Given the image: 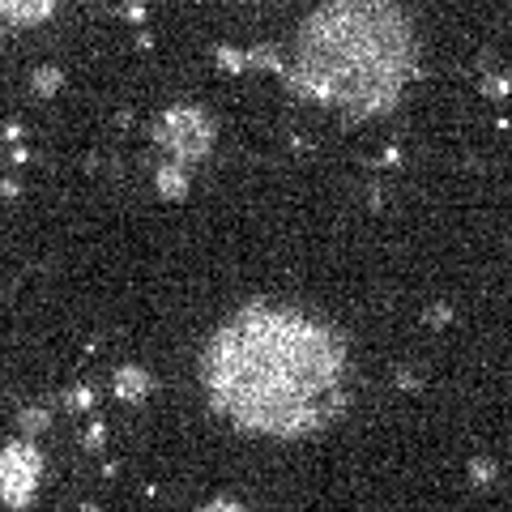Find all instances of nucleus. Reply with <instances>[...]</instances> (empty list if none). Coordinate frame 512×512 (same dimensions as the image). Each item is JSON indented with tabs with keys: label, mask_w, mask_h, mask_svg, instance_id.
I'll list each match as a JSON object with an SVG mask.
<instances>
[{
	"label": "nucleus",
	"mask_w": 512,
	"mask_h": 512,
	"mask_svg": "<svg viewBox=\"0 0 512 512\" xmlns=\"http://www.w3.org/2000/svg\"><path fill=\"white\" fill-rule=\"evenodd\" d=\"M188 171H192V167L163 158V167H158V192H163L167 201H180L184 192H188Z\"/></svg>",
	"instance_id": "obj_7"
},
{
	"label": "nucleus",
	"mask_w": 512,
	"mask_h": 512,
	"mask_svg": "<svg viewBox=\"0 0 512 512\" xmlns=\"http://www.w3.org/2000/svg\"><path fill=\"white\" fill-rule=\"evenodd\" d=\"M218 64L227 73H248V52H239V47H218Z\"/></svg>",
	"instance_id": "obj_10"
},
{
	"label": "nucleus",
	"mask_w": 512,
	"mask_h": 512,
	"mask_svg": "<svg viewBox=\"0 0 512 512\" xmlns=\"http://www.w3.org/2000/svg\"><path fill=\"white\" fill-rule=\"evenodd\" d=\"M448 320H453V308H448V303H444V308H431V312H427V325H431V329L448 325Z\"/></svg>",
	"instance_id": "obj_14"
},
{
	"label": "nucleus",
	"mask_w": 512,
	"mask_h": 512,
	"mask_svg": "<svg viewBox=\"0 0 512 512\" xmlns=\"http://www.w3.org/2000/svg\"><path fill=\"white\" fill-rule=\"evenodd\" d=\"M466 474H470V483H474V487H491V483H495V474H500V466H495L487 453H478V457H470Z\"/></svg>",
	"instance_id": "obj_8"
},
{
	"label": "nucleus",
	"mask_w": 512,
	"mask_h": 512,
	"mask_svg": "<svg viewBox=\"0 0 512 512\" xmlns=\"http://www.w3.org/2000/svg\"><path fill=\"white\" fill-rule=\"evenodd\" d=\"M60 86H64V77H60V69H52V64L35 73V94H43V99H52V94H56Z\"/></svg>",
	"instance_id": "obj_9"
},
{
	"label": "nucleus",
	"mask_w": 512,
	"mask_h": 512,
	"mask_svg": "<svg viewBox=\"0 0 512 512\" xmlns=\"http://www.w3.org/2000/svg\"><path fill=\"white\" fill-rule=\"evenodd\" d=\"M150 389H154V376L146 372V367H120V372L111 376V393H116L120 402H128V406L146 402Z\"/></svg>",
	"instance_id": "obj_6"
},
{
	"label": "nucleus",
	"mask_w": 512,
	"mask_h": 512,
	"mask_svg": "<svg viewBox=\"0 0 512 512\" xmlns=\"http://www.w3.org/2000/svg\"><path fill=\"white\" fill-rule=\"evenodd\" d=\"M22 427H26V436H30V431H43L47 427V410H26L22 414Z\"/></svg>",
	"instance_id": "obj_12"
},
{
	"label": "nucleus",
	"mask_w": 512,
	"mask_h": 512,
	"mask_svg": "<svg viewBox=\"0 0 512 512\" xmlns=\"http://www.w3.org/2000/svg\"><path fill=\"white\" fill-rule=\"evenodd\" d=\"M419 73V35L397 0H325L295 30L286 86L346 120H376Z\"/></svg>",
	"instance_id": "obj_2"
},
{
	"label": "nucleus",
	"mask_w": 512,
	"mask_h": 512,
	"mask_svg": "<svg viewBox=\"0 0 512 512\" xmlns=\"http://www.w3.org/2000/svg\"><path fill=\"white\" fill-rule=\"evenodd\" d=\"M397 389H419V376H414V372H402V376H397Z\"/></svg>",
	"instance_id": "obj_15"
},
{
	"label": "nucleus",
	"mask_w": 512,
	"mask_h": 512,
	"mask_svg": "<svg viewBox=\"0 0 512 512\" xmlns=\"http://www.w3.org/2000/svg\"><path fill=\"white\" fill-rule=\"evenodd\" d=\"M483 90L491 94V99H500V94H512V77H500V73L483 77Z\"/></svg>",
	"instance_id": "obj_11"
},
{
	"label": "nucleus",
	"mask_w": 512,
	"mask_h": 512,
	"mask_svg": "<svg viewBox=\"0 0 512 512\" xmlns=\"http://www.w3.org/2000/svg\"><path fill=\"white\" fill-rule=\"evenodd\" d=\"M214 116L201 107H167L163 116H158L154 124V146L163 150V158H171V163H184V167H197L210 158L214 150Z\"/></svg>",
	"instance_id": "obj_3"
},
{
	"label": "nucleus",
	"mask_w": 512,
	"mask_h": 512,
	"mask_svg": "<svg viewBox=\"0 0 512 512\" xmlns=\"http://www.w3.org/2000/svg\"><path fill=\"white\" fill-rule=\"evenodd\" d=\"M197 512H244V504H235V500H227V495H218V500H210V504L197 508Z\"/></svg>",
	"instance_id": "obj_13"
},
{
	"label": "nucleus",
	"mask_w": 512,
	"mask_h": 512,
	"mask_svg": "<svg viewBox=\"0 0 512 512\" xmlns=\"http://www.w3.org/2000/svg\"><path fill=\"white\" fill-rule=\"evenodd\" d=\"M56 0H0V26H39L52 18Z\"/></svg>",
	"instance_id": "obj_5"
},
{
	"label": "nucleus",
	"mask_w": 512,
	"mask_h": 512,
	"mask_svg": "<svg viewBox=\"0 0 512 512\" xmlns=\"http://www.w3.org/2000/svg\"><path fill=\"white\" fill-rule=\"evenodd\" d=\"M39 474H43V457L30 440H18L0 453V500L9 508H30L39 491Z\"/></svg>",
	"instance_id": "obj_4"
},
{
	"label": "nucleus",
	"mask_w": 512,
	"mask_h": 512,
	"mask_svg": "<svg viewBox=\"0 0 512 512\" xmlns=\"http://www.w3.org/2000/svg\"><path fill=\"white\" fill-rule=\"evenodd\" d=\"M210 406L231 427L303 440L342 419L350 402V346L325 316L291 303H248L201 355Z\"/></svg>",
	"instance_id": "obj_1"
}]
</instances>
